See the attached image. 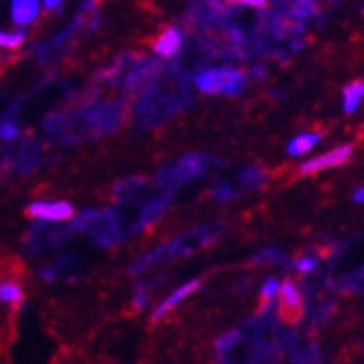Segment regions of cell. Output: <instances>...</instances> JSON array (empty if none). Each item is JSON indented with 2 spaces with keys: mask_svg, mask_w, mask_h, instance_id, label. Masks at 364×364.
<instances>
[{
  "mask_svg": "<svg viewBox=\"0 0 364 364\" xmlns=\"http://www.w3.org/2000/svg\"><path fill=\"white\" fill-rule=\"evenodd\" d=\"M36 14H38V5L36 3H14L11 5V21L16 25H29Z\"/></svg>",
  "mask_w": 364,
  "mask_h": 364,
  "instance_id": "obj_8",
  "label": "cell"
},
{
  "mask_svg": "<svg viewBox=\"0 0 364 364\" xmlns=\"http://www.w3.org/2000/svg\"><path fill=\"white\" fill-rule=\"evenodd\" d=\"M353 147L351 144H342V147H336L331 151H326L314 160H306L304 165L300 167V173H316V171H322V169H329V167H340L342 162H347L349 156H351Z\"/></svg>",
  "mask_w": 364,
  "mask_h": 364,
  "instance_id": "obj_2",
  "label": "cell"
},
{
  "mask_svg": "<svg viewBox=\"0 0 364 364\" xmlns=\"http://www.w3.org/2000/svg\"><path fill=\"white\" fill-rule=\"evenodd\" d=\"M294 267H296L300 273H306V271H311V269L316 267V260H314L311 256H306V258H300V260H296V262H294Z\"/></svg>",
  "mask_w": 364,
  "mask_h": 364,
  "instance_id": "obj_13",
  "label": "cell"
},
{
  "mask_svg": "<svg viewBox=\"0 0 364 364\" xmlns=\"http://www.w3.org/2000/svg\"><path fill=\"white\" fill-rule=\"evenodd\" d=\"M362 100H364V82L362 80H353L344 87V91H342V109L344 112L353 114Z\"/></svg>",
  "mask_w": 364,
  "mask_h": 364,
  "instance_id": "obj_5",
  "label": "cell"
},
{
  "mask_svg": "<svg viewBox=\"0 0 364 364\" xmlns=\"http://www.w3.org/2000/svg\"><path fill=\"white\" fill-rule=\"evenodd\" d=\"M180 41L182 38H180V31L178 29H167L158 38L156 51L160 53V56H173V53L178 51V47H180Z\"/></svg>",
  "mask_w": 364,
  "mask_h": 364,
  "instance_id": "obj_6",
  "label": "cell"
},
{
  "mask_svg": "<svg viewBox=\"0 0 364 364\" xmlns=\"http://www.w3.org/2000/svg\"><path fill=\"white\" fill-rule=\"evenodd\" d=\"M196 82L205 94H238L245 85V76L235 69H209L200 74Z\"/></svg>",
  "mask_w": 364,
  "mask_h": 364,
  "instance_id": "obj_1",
  "label": "cell"
},
{
  "mask_svg": "<svg viewBox=\"0 0 364 364\" xmlns=\"http://www.w3.org/2000/svg\"><path fill=\"white\" fill-rule=\"evenodd\" d=\"M278 298H280V314L284 316V320H289V322L298 320L302 314V296H300L298 287L291 280H284L280 284Z\"/></svg>",
  "mask_w": 364,
  "mask_h": 364,
  "instance_id": "obj_3",
  "label": "cell"
},
{
  "mask_svg": "<svg viewBox=\"0 0 364 364\" xmlns=\"http://www.w3.org/2000/svg\"><path fill=\"white\" fill-rule=\"evenodd\" d=\"M23 43V33H5L0 31V47H18Z\"/></svg>",
  "mask_w": 364,
  "mask_h": 364,
  "instance_id": "obj_12",
  "label": "cell"
},
{
  "mask_svg": "<svg viewBox=\"0 0 364 364\" xmlns=\"http://www.w3.org/2000/svg\"><path fill=\"white\" fill-rule=\"evenodd\" d=\"M21 298H23V291L18 284H14V282L0 284V300H3V302L16 304V302H21Z\"/></svg>",
  "mask_w": 364,
  "mask_h": 364,
  "instance_id": "obj_10",
  "label": "cell"
},
{
  "mask_svg": "<svg viewBox=\"0 0 364 364\" xmlns=\"http://www.w3.org/2000/svg\"><path fill=\"white\" fill-rule=\"evenodd\" d=\"M320 142V134H300L289 142V154L291 156H302L306 151H311L316 144Z\"/></svg>",
  "mask_w": 364,
  "mask_h": 364,
  "instance_id": "obj_7",
  "label": "cell"
},
{
  "mask_svg": "<svg viewBox=\"0 0 364 364\" xmlns=\"http://www.w3.org/2000/svg\"><path fill=\"white\" fill-rule=\"evenodd\" d=\"M278 291H280V282L276 280V278H271V280H267L264 284H262V289H260V298H262V304L267 306L273 298L278 296Z\"/></svg>",
  "mask_w": 364,
  "mask_h": 364,
  "instance_id": "obj_11",
  "label": "cell"
},
{
  "mask_svg": "<svg viewBox=\"0 0 364 364\" xmlns=\"http://www.w3.org/2000/svg\"><path fill=\"white\" fill-rule=\"evenodd\" d=\"M198 289V280H193V282H187L185 287H180L178 291H176V294L173 296H169L165 302H162V306L158 309V314H156V318H160V316H165L167 311H169V309L171 306H176L182 298H187L189 294H191V291H196Z\"/></svg>",
  "mask_w": 364,
  "mask_h": 364,
  "instance_id": "obj_9",
  "label": "cell"
},
{
  "mask_svg": "<svg viewBox=\"0 0 364 364\" xmlns=\"http://www.w3.org/2000/svg\"><path fill=\"white\" fill-rule=\"evenodd\" d=\"M29 213L41 218V220H65V218L74 213V209L67 203H36L31 205Z\"/></svg>",
  "mask_w": 364,
  "mask_h": 364,
  "instance_id": "obj_4",
  "label": "cell"
},
{
  "mask_svg": "<svg viewBox=\"0 0 364 364\" xmlns=\"http://www.w3.org/2000/svg\"><path fill=\"white\" fill-rule=\"evenodd\" d=\"M353 200H355V203H364V185L353 193Z\"/></svg>",
  "mask_w": 364,
  "mask_h": 364,
  "instance_id": "obj_14",
  "label": "cell"
}]
</instances>
